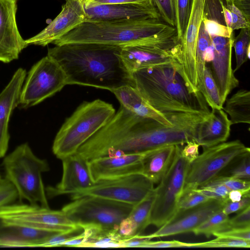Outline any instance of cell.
Segmentation results:
<instances>
[{
	"label": "cell",
	"instance_id": "47",
	"mask_svg": "<svg viewBox=\"0 0 250 250\" xmlns=\"http://www.w3.org/2000/svg\"><path fill=\"white\" fill-rule=\"evenodd\" d=\"M250 205V195L243 197L239 201L231 202L228 201L224 206L222 211L229 215L235 212L240 211Z\"/></svg>",
	"mask_w": 250,
	"mask_h": 250
},
{
	"label": "cell",
	"instance_id": "29",
	"mask_svg": "<svg viewBox=\"0 0 250 250\" xmlns=\"http://www.w3.org/2000/svg\"><path fill=\"white\" fill-rule=\"evenodd\" d=\"M199 91L203 95L208 105L211 108L222 109L219 91L216 83L213 78L210 68L206 67L204 77Z\"/></svg>",
	"mask_w": 250,
	"mask_h": 250
},
{
	"label": "cell",
	"instance_id": "19",
	"mask_svg": "<svg viewBox=\"0 0 250 250\" xmlns=\"http://www.w3.org/2000/svg\"><path fill=\"white\" fill-rule=\"evenodd\" d=\"M27 72L19 68L0 93V158L5 156L8 147L10 135L8 125L14 109L20 104L21 92Z\"/></svg>",
	"mask_w": 250,
	"mask_h": 250
},
{
	"label": "cell",
	"instance_id": "53",
	"mask_svg": "<svg viewBox=\"0 0 250 250\" xmlns=\"http://www.w3.org/2000/svg\"><path fill=\"white\" fill-rule=\"evenodd\" d=\"M222 6L225 24L227 26L231 28L232 17L231 12L230 10L226 7L224 2Z\"/></svg>",
	"mask_w": 250,
	"mask_h": 250
},
{
	"label": "cell",
	"instance_id": "25",
	"mask_svg": "<svg viewBox=\"0 0 250 250\" xmlns=\"http://www.w3.org/2000/svg\"><path fill=\"white\" fill-rule=\"evenodd\" d=\"M176 145L163 146L147 152L143 161L142 174L158 184L173 160Z\"/></svg>",
	"mask_w": 250,
	"mask_h": 250
},
{
	"label": "cell",
	"instance_id": "39",
	"mask_svg": "<svg viewBox=\"0 0 250 250\" xmlns=\"http://www.w3.org/2000/svg\"><path fill=\"white\" fill-rule=\"evenodd\" d=\"M202 21L210 36L229 38L234 34V31L231 28L214 21L203 18Z\"/></svg>",
	"mask_w": 250,
	"mask_h": 250
},
{
	"label": "cell",
	"instance_id": "3",
	"mask_svg": "<svg viewBox=\"0 0 250 250\" xmlns=\"http://www.w3.org/2000/svg\"><path fill=\"white\" fill-rule=\"evenodd\" d=\"M170 25L161 19L88 21L79 24L52 44L98 43L123 46L150 39Z\"/></svg>",
	"mask_w": 250,
	"mask_h": 250
},
{
	"label": "cell",
	"instance_id": "12",
	"mask_svg": "<svg viewBox=\"0 0 250 250\" xmlns=\"http://www.w3.org/2000/svg\"><path fill=\"white\" fill-rule=\"evenodd\" d=\"M205 2V0H193L188 25L180 41V55L177 72L191 93L199 91L195 55L198 33L203 19Z\"/></svg>",
	"mask_w": 250,
	"mask_h": 250
},
{
	"label": "cell",
	"instance_id": "30",
	"mask_svg": "<svg viewBox=\"0 0 250 250\" xmlns=\"http://www.w3.org/2000/svg\"><path fill=\"white\" fill-rule=\"evenodd\" d=\"M233 47L234 48L236 58V66L233 70L235 72L250 59V28L240 30L238 36L234 38Z\"/></svg>",
	"mask_w": 250,
	"mask_h": 250
},
{
	"label": "cell",
	"instance_id": "18",
	"mask_svg": "<svg viewBox=\"0 0 250 250\" xmlns=\"http://www.w3.org/2000/svg\"><path fill=\"white\" fill-rule=\"evenodd\" d=\"M62 174L61 180L55 187L45 188L47 197L70 194L73 191L84 189L91 186L93 181L88 161L77 153L61 160Z\"/></svg>",
	"mask_w": 250,
	"mask_h": 250
},
{
	"label": "cell",
	"instance_id": "49",
	"mask_svg": "<svg viewBox=\"0 0 250 250\" xmlns=\"http://www.w3.org/2000/svg\"><path fill=\"white\" fill-rule=\"evenodd\" d=\"M151 239L152 238L150 234L146 235L138 234L125 237L121 242V248H141L144 244L150 241Z\"/></svg>",
	"mask_w": 250,
	"mask_h": 250
},
{
	"label": "cell",
	"instance_id": "11",
	"mask_svg": "<svg viewBox=\"0 0 250 250\" xmlns=\"http://www.w3.org/2000/svg\"><path fill=\"white\" fill-rule=\"evenodd\" d=\"M0 219L33 229L60 232L81 228L62 210L39 204H9L0 208Z\"/></svg>",
	"mask_w": 250,
	"mask_h": 250
},
{
	"label": "cell",
	"instance_id": "22",
	"mask_svg": "<svg viewBox=\"0 0 250 250\" xmlns=\"http://www.w3.org/2000/svg\"><path fill=\"white\" fill-rule=\"evenodd\" d=\"M231 125L223 109L211 108L208 116L199 124L194 140L203 147L225 142L230 135Z\"/></svg>",
	"mask_w": 250,
	"mask_h": 250
},
{
	"label": "cell",
	"instance_id": "16",
	"mask_svg": "<svg viewBox=\"0 0 250 250\" xmlns=\"http://www.w3.org/2000/svg\"><path fill=\"white\" fill-rule=\"evenodd\" d=\"M15 0H0V62L9 63L18 59L27 45L16 22Z\"/></svg>",
	"mask_w": 250,
	"mask_h": 250
},
{
	"label": "cell",
	"instance_id": "32",
	"mask_svg": "<svg viewBox=\"0 0 250 250\" xmlns=\"http://www.w3.org/2000/svg\"><path fill=\"white\" fill-rule=\"evenodd\" d=\"M250 247V241L226 236H217L216 239L205 242L197 243L196 248H244Z\"/></svg>",
	"mask_w": 250,
	"mask_h": 250
},
{
	"label": "cell",
	"instance_id": "43",
	"mask_svg": "<svg viewBox=\"0 0 250 250\" xmlns=\"http://www.w3.org/2000/svg\"><path fill=\"white\" fill-rule=\"evenodd\" d=\"M84 8L92 6L122 3H134L147 5L153 4L152 0H79Z\"/></svg>",
	"mask_w": 250,
	"mask_h": 250
},
{
	"label": "cell",
	"instance_id": "26",
	"mask_svg": "<svg viewBox=\"0 0 250 250\" xmlns=\"http://www.w3.org/2000/svg\"><path fill=\"white\" fill-rule=\"evenodd\" d=\"M223 110L230 117L231 125L250 124V91L245 89L237 91L226 99Z\"/></svg>",
	"mask_w": 250,
	"mask_h": 250
},
{
	"label": "cell",
	"instance_id": "14",
	"mask_svg": "<svg viewBox=\"0 0 250 250\" xmlns=\"http://www.w3.org/2000/svg\"><path fill=\"white\" fill-rule=\"evenodd\" d=\"M86 20L83 6L79 0H65L57 17L40 33L25 40V42L27 46H46Z\"/></svg>",
	"mask_w": 250,
	"mask_h": 250
},
{
	"label": "cell",
	"instance_id": "1",
	"mask_svg": "<svg viewBox=\"0 0 250 250\" xmlns=\"http://www.w3.org/2000/svg\"><path fill=\"white\" fill-rule=\"evenodd\" d=\"M122 46L98 43H69L48 49L47 55L61 67L66 83L112 91L132 86L131 74L121 57Z\"/></svg>",
	"mask_w": 250,
	"mask_h": 250
},
{
	"label": "cell",
	"instance_id": "4",
	"mask_svg": "<svg viewBox=\"0 0 250 250\" xmlns=\"http://www.w3.org/2000/svg\"><path fill=\"white\" fill-rule=\"evenodd\" d=\"M115 113L112 104L100 99L82 103L57 133L52 146L54 154L62 160L76 153Z\"/></svg>",
	"mask_w": 250,
	"mask_h": 250
},
{
	"label": "cell",
	"instance_id": "27",
	"mask_svg": "<svg viewBox=\"0 0 250 250\" xmlns=\"http://www.w3.org/2000/svg\"><path fill=\"white\" fill-rule=\"evenodd\" d=\"M211 51V38L206 30L202 21L198 33L195 55L198 90H199L202 83L204 70L206 67V62L209 60V53Z\"/></svg>",
	"mask_w": 250,
	"mask_h": 250
},
{
	"label": "cell",
	"instance_id": "56",
	"mask_svg": "<svg viewBox=\"0 0 250 250\" xmlns=\"http://www.w3.org/2000/svg\"></svg>",
	"mask_w": 250,
	"mask_h": 250
},
{
	"label": "cell",
	"instance_id": "9",
	"mask_svg": "<svg viewBox=\"0 0 250 250\" xmlns=\"http://www.w3.org/2000/svg\"><path fill=\"white\" fill-rule=\"evenodd\" d=\"M25 80L19 104L23 108L40 104L67 85L62 69L47 55L32 66Z\"/></svg>",
	"mask_w": 250,
	"mask_h": 250
},
{
	"label": "cell",
	"instance_id": "24",
	"mask_svg": "<svg viewBox=\"0 0 250 250\" xmlns=\"http://www.w3.org/2000/svg\"><path fill=\"white\" fill-rule=\"evenodd\" d=\"M155 197V188L143 200L133 206L120 223L118 231L124 237L141 234L150 225V217Z\"/></svg>",
	"mask_w": 250,
	"mask_h": 250
},
{
	"label": "cell",
	"instance_id": "6",
	"mask_svg": "<svg viewBox=\"0 0 250 250\" xmlns=\"http://www.w3.org/2000/svg\"><path fill=\"white\" fill-rule=\"evenodd\" d=\"M133 205L107 199L84 196L64 205L62 210L74 224L83 229L118 230Z\"/></svg>",
	"mask_w": 250,
	"mask_h": 250
},
{
	"label": "cell",
	"instance_id": "38",
	"mask_svg": "<svg viewBox=\"0 0 250 250\" xmlns=\"http://www.w3.org/2000/svg\"><path fill=\"white\" fill-rule=\"evenodd\" d=\"M18 198L14 186L6 178L0 179V208L10 204Z\"/></svg>",
	"mask_w": 250,
	"mask_h": 250
},
{
	"label": "cell",
	"instance_id": "2",
	"mask_svg": "<svg viewBox=\"0 0 250 250\" xmlns=\"http://www.w3.org/2000/svg\"><path fill=\"white\" fill-rule=\"evenodd\" d=\"M131 76L132 86L161 113L210 112L201 92H190L172 67L142 69L132 73Z\"/></svg>",
	"mask_w": 250,
	"mask_h": 250
},
{
	"label": "cell",
	"instance_id": "5",
	"mask_svg": "<svg viewBox=\"0 0 250 250\" xmlns=\"http://www.w3.org/2000/svg\"><path fill=\"white\" fill-rule=\"evenodd\" d=\"M5 177L15 187L20 200L49 208L42 174L48 171L47 161L37 157L27 143L18 146L3 159Z\"/></svg>",
	"mask_w": 250,
	"mask_h": 250
},
{
	"label": "cell",
	"instance_id": "35",
	"mask_svg": "<svg viewBox=\"0 0 250 250\" xmlns=\"http://www.w3.org/2000/svg\"><path fill=\"white\" fill-rule=\"evenodd\" d=\"M206 184H222L231 190H250V180L237 179L230 176H216Z\"/></svg>",
	"mask_w": 250,
	"mask_h": 250
},
{
	"label": "cell",
	"instance_id": "45",
	"mask_svg": "<svg viewBox=\"0 0 250 250\" xmlns=\"http://www.w3.org/2000/svg\"><path fill=\"white\" fill-rule=\"evenodd\" d=\"M197 243H186L177 240L148 241L141 248H196Z\"/></svg>",
	"mask_w": 250,
	"mask_h": 250
},
{
	"label": "cell",
	"instance_id": "17",
	"mask_svg": "<svg viewBox=\"0 0 250 250\" xmlns=\"http://www.w3.org/2000/svg\"><path fill=\"white\" fill-rule=\"evenodd\" d=\"M147 152L98 157L88 161L94 182L141 173L143 161Z\"/></svg>",
	"mask_w": 250,
	"mask_h": 250
},
{
	"label": "cell",
	"instance_id": "28",
	"mask_svg": "<svg viewBox=\"0 0 250 250\" xmlns=\"http://www.w3.org/2000/svg\"><path fill=\"white\" fill-rule=\"evenodd\" d=\"M229 220L228 215L221 210L210 216L192 232L196 235L203 234L209 237L214 233L228 230Z\"/></svg>",
	"mask_w": 250,
	"mask_h": 250
},
{
	"label": "cell",
	"instance_id": "51",
	"mask_svg": "<svg viewBox=\"0 0 250 250\" xmlns=\"http://www.w3.org/2000/svg\"><path fill=\"white\" fill-rule=\"evenodd\" d=\"M233 4L241 11L247 21L250 23V0H235Z\"/></svg>",
	"mask_w": 250,
	"mask_h": 250
},
{
	"label": "cell",
	"instance_id": "33",
	"mask_svg": "<svg viewBox=\"0 0 250 250\" xmlns=\"http://www.w3.org/2000/svg\"><path fill=\"white\" fill-rule=\"evenodd\" d=\"M210 199L196 189L183 190L178 204V211L190 208Z\"/></svg>",
	"mask_w": 250,
	"mask_h": 250
},
{
	"label": "cell",
	"instance_id": "41",
	"mask_svg": "<svg viewBox=\"0 0 250 250\" xmlns=\"http://www.w3.org/2000/svg\"><path fill=\"white\" fill-rule=\"evenodd\" d=\"M81 230H83L82 228H78L70 231L58 233L47 239L41 247H60L62 243L80 233Z\"/></svg>",
	"mask_w": 250,
	"mask_h": 250
},
{
	"label": "cell",
	"instance_id": "36",
	"mask_svg": "<svg viewBox=\"0 0 250 250\" xmlns=\"http://www.w3.org/2000/svg\"><path fill=\"white\" fill-rule=\"evenodd\" d=\"M222 0H205L203 18L225 25L222 10Z\"/></svg>",
	"mask_w": 250,
	"mask_h": 250
},
{
	"label": "cell",
	"instance_id": "7",
	"mask_svg": "<svg viewBox=\"0 0 250 250\" xmlns=\"http://www.w3.org/2000/svg\"><path fill=\"white\" fill-rule=\"evenodd\" d=\"M176 145L171 164L155 189V197L150 217V225L160 228L178 211V204L183 193L190 163L181 154Z\"/></svg>",
	"mask_w": 250,
	"mask_h": 250
},
{
	"label": "cell",
	"instance_id": "55",
	"mask_svg": "<svg viewBox=\"0 0 250 250\" xmlns=\"http://www.w3.org/2000/svg\"><path fill=\"white\" fill-rule=\"evenodd\" d=\"M16 0V1H17V0Z\"/></svg>",
	"mask_w": 250,
	"mask_h": 250
},
{
	"label": "cell",
	"instance_id": "42",
	"mask_svg": "<svg viewBox=\"0 0 250 250\" xmlns=\"http://www.w3.org/2000/svg\"><path fill=\"white\" fill-rule=\"evenodd\" d=\"M228 226V229L250 228V205L240 210L233 217L229 218Z\"/></svg>",
	"mask_w": 250,
	"mask_h": 250
},
{
	"label": "cell",
	"instance_id": "20",
	"mask_svg": "<svg viewBox=\"0 0 250 250\" xmlns=\"http://www.w3.org/2000/svg\"><path fill=\"white\" fill-rule=\"evenodd\" d=\"M88 21H107L138 19L146 18L161 19L154 5H144L122 3L104 4L84 8Z\"/></svg>",
	"mask_w": 250,
	"mask_h": 250
},
{
	"label": "cell",
	"instance_id": "54",
	"mask_svg": "<svg viewBox=\"0 0 250 250\" xmlns=\"http://www.w3.org/2000/svg\"><path fill=\"white\" fill-rule=\"evenodd\" d=\"M223 1L224 0L225 2V5H230V4H233V2L235 0H222Z\"/></svg>",
	"mask_w": 250,
	"mask_h": 250
},
{
	"label": "cell",
	"instance_id": "44",
	"mask_svg": "<svg viewBox=\"0 0 250 250\" xmlns=\"http://www.w3.org/2000/svg\"><path fill=\"white\" fill-rule=\"evenodd\" d=\"M225 6L231 12L232 17L231 29L233 31L244 28H250V23L247 21L242 13L238 8L233 4Z\"/></svg>",
	"mask_w": 250,
	"mask_h": 250
},
{
	"label": "cell",
	"instance_id": "21",
	"mask_svg": "<svg viewBox=\"0 0 250 250\" xmlns=\"http://www.w3.org/2000/svg\"><path fill=\"white\" fill-rule=\"evenodd\" d=\"M59 232L33 229L0 219V247H41L50 237Z\"/></svg>",
	"mask_w": 250,
	"mask_h": 250
},
{
	"label": "cell",
	"instance_id": "23",
	"mask_svg": "<svg viewBox=\"0 0 250 250\" xmlns=\"http://www.w3.org/2000/svg\"><path fill=\"white\" fill-rule=\"evenodd\" d=\"M111 92L119 101L120 105L133 113L142 117L153 119L165 125H173L170 120L153 108L131 85L123 86Z\"/></svg>",
	"mask_w": 250,
	"mask_h": 250
},
{
	"label": "cell",
	"instance_id": "52",
	"mask_svg": "<svg viewBox=\"0 0 250 250\" xmlns=\"http://www.w3.org/2000/svg\"><path fill=\"white\" fill-rule=\"evenodd\" d=\"M248 195H250V190H231L228 194V198L231 202H237Z\"/></svg>",
	"mask_w": 250,
	"mask_h": 250
},
{
	"label": "cell",
	"instance_id": "8",
	"mask_svg": "<svg viewBox=\"0 0 250 250\" xmlns=\"http://www.w3.org/2000/svg\"><path fill=\"white\" fill-rule=\"evenodd\" d=\"M203 148V152L189 164L184 190L204 185L234 160L250 154V148L238 140Z\"/></svg>",
	"mask_w": 250,
	"mask_h": 250
},
{
	"label": "cell",
	"instance_id": "37",
	"mask_svg": "<svg viewBox=\"0 0 250 250\" xmlns=\"http://www.w3.org/2000/svg\"><path fill=\"white\" fill-rule=\"evenodd\" d=\"M197 189L209 199L222 200H229L228 196L230 191L229 188L222 184H205Z\"/></svg>",
	"mask_w": 250,
	"mask_h": 250
},
{
	"label": "cell",
	"instance_id": "34",
	"mask_svg": "<svg viewBox=\"0 0 250 250\" xmlns=\"http://www.w3.org/2000/svg\"><path fill=\"white\" fill-rule=\"evenodd\" d=\"M162 20L169 25L175 26L174 0H152Z\"/></svg>",
	"mask_w": 250,
	"mask_h": 250
},
{
	"label": "cell",
	"instance_id": "48",
	"mask_svg": "<svg viewBox=\"0 0 250 250\" xmlns=\"http://www.w3.org/2000/svg\"><path fill=\"white\" fill-rule=\"evenodd\" d=\"M213 235L216 237L226 236L250 241V228L230 229L224 231L214 233Z\"/></svg>",
	"mask_w": 250,
	"mask_h": 250
},
{
	"label": "cell",
	"instance_id": "40",
	"mask_svg": "<svg viewBox=\"0 0 250 250\" xmlns=\"http://www.w3.org/2000/svg\"><path fill=\"white\" fill-rule=\"evenodd\" d=\"M240 161L229 171V176L247 180L250 178V154L240 159Z\"/></svg>",
	"mask_w": 250,
	"mask_h": 250
},
{
	"label": "cell",
	"instance_id": "31",
	"mask_svg": "<svg viewBox=\"0 0 250 250\" xmlns=\"http://www.w3.org/2000/svg\"><path fill=\"white\" fill-rule=\"evenodd\" d=\"M193 0H174L175 28L178 39H182L190 16Z\"/></svg>",
	"mask_w": 250,
	"mask_h": 250
},
{
	"label": "cell",
	"instance_id": "10",
	"mask_svg": "<svg viewBox=\"0 0 250 250\" xmlns=\"http://www.w3.org/2000/svg\"><path fill=\"white\" fill-rule=\"evenodd\" d=\"M154 189V184L141 173L99 180L90 187L71 193L72 200L84 196L99 197L133 206Z\"/></svg>",
	"mask_w": 250,
	"mask_h": 250
},
{
	"label": "cell",
	"instance_id": "50",
	"mask_svg": "<svg viewBox=\"0 0 250 250\" xmlns=\"http://www.w3.org/2000/svg\"><path fill=\"white\" fill-rule=\"evenodd\" d=\"M86 239V235L85 231H83L77 235L73 238L68 240L62 243L60 247H81L82 245L84 243Z\"/></svg>",
	"mask_w": 250,
	"mask_h": 250
},
{
	"label": "cell",
	"instance_id": "46",
	"mask_svg": "<svg viewBox=\"0 0 250 250\" xmlns=\"http://www.w3.org/2000/svg\"><path fill=\"white\" fill-rule=\"evenodd\" d=\"M183 147H181V154L189 163L198 156L199 145L194 140L188 141Z\"/></svg>",
	"mask_w": 250,
	"mask_h": 250
},
{
	"label": "cell",
	"instance_id": "15",
	"mask_svg": "<svg viewBox=\"0 0 250 250\" xmlns=\"http://www.w3.org/2000/svg\"><path fill=\"white\" fill-rule=\"evenodd\" d=\"M228 201L210 199L193 208L179 210L172 219L150 236L153 238L192 231L212 214L222 210Z\"/></svg>",
	"mask_w": 250,
	"mask_h": 250
},
{
	"label": "cell",
	"instance_id": "13",
	"mask_svg": "<svg viewBox=\"0 0 250 250\" xmlns=\"http://www.w3.org/2000/svg\"><path fill=\"white\" fill-rule=\"evenodd\" d=\"M233 34L229 38L210 36L212 46L211 74L224 104L230 92L239 85L232 67Z\"/></svg>",
	"mask_w": 250,
	"mask_h": 250
}]
</instances>
